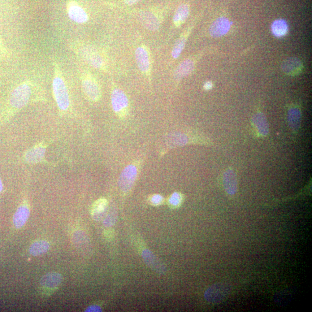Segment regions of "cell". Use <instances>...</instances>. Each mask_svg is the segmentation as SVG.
Segmentation results:
<instances>
[{
    "label": "cell",
    "mask_w": 312,
    "mask_h": 312,
    "mask_svg": "<svg viewBox=\"0 0 312 312\" xmlns=\"http://www.w3.org/2000/svg\"><path fill=\"white\" fill-rule=\"evenodd\" d=\"M54 77L52 82L54 96L59 109L66 111L70 106V99L67 86L59 64L53 60Z\"/></svg>",
    "instance_id": "6da1fadb"
},
{
    "label": "cell",
    "mask_w": 312,
    "mask_h": 312,
    "mask_svg": "<svg viewBox=\"0 0 312 312\" xmlns=\"http://www.w3.org/2000/svg\"><path fill=\"white\" fill-rule=\"evenodd\" d=\"M71 49L95 68L106 71L107 69L106 60L101 52L93 46L81 42H71Z\"/></svg>",
    "instance_id": "7a4b0ae2"
},
{
    "label": "cell",
    "mask_w": 312,
    "mask_h": 312,
    "mask_svg": "<svg viewBox=\"0 0 312 312\" xmlns=\"http://www.w3.org/2000/svg\"><path fill=\"white\" fill-rule=\"evenodd\" d=\"M33 95V85L31 82H24L17 86L11 93L10 106L15 109L19 110L27 106Z\"/></svg>",
    "instance_id": "3957f363"
},
{
    "label": "cell",
    "mask_w": 312,
    "mask_h": 312,
    "mask_svg": "<svg viewBox=\"0 0 312 312\" xmlns=\"http://www.w3.org/2000/svg\"><path fill=\"white\" fill-rule=\"evenodd\" d=\"M82 89L89 101L97 102L101 99V87L95 77L89 72H84L81 75Z\"/></svg>",
    "instance_id": "277c9868"
},
{
    "label": "cell",
    "mask_w": 312,
    "mask_h": 312,
    "mask_svg": "<svg viewBox=\"0 0 312 312\" xmlns=\"http://www.w3.org/2000/svg\"><path fill=\"white\" fill-rule=\"evenodd\" d=\"M167 144L169 147L183 146L190 144L209 145L211 142L202 137L190 136L185 133H175L167 138Z\"/></svg>",
    "instance_id": "5b68a950"
},
{
    "label": "cell",
    "mask_w": 312,
    "mask_h": 312,
    "mask_svg": "<svg viewBox=\"0 0 312 312\" xmlns=\"http://www.w3.org/2000/svg\"><path fill=\"white\" fill-rule=\"evenodd\" d=\"M113 110L120 118H124L128 114L129 102L126 94L122 90L114 88L111 93Z\"/></svg>",
    "instance_id": "8992f818"
},
{
    "label": "cell",
    "mask_w": 312,
    "mask_h": 312,
    "mask_svg": "<svg viewBox=\"0 0 312 312\" xmlns=\"http://www.w3.org/2000/svg\"><path fill=\"white\" fill-rule=\"evenodd\" d=\"M139 168L138 164H132L124 168L119 177V188L124 194L129 192L138 176Z\"/></svg>",
    "instance_id": "52a82bcc"
},
{
    "label": "cell",
    "mask_w": 312,
    "mask_h": 312,
    "mask_svg": "<svg viewBox=\"0 0 312 312\" xmlns=\"http://www.w3.org/2000/svg\"><path fill=\"white\" fill-rule=\"evenodd\" d=\"M231 289L226 284L216 283L208 288L204 294L205 300L211 303H218L226 298Z\"/></svg>",
    "instance_id": "ba28073f"
},
{
    "label": "cell",
    "mask_w": 312,
    "mask_h": 312,
    "mask_svg": "<svg viewBox=\"0 0 312 312\" xmlns=\"http://www.w3.org/2000/svg\"><path fill=\"white\" fill-rule=\"evenodd\" d=\"M136 59L138 67L143 74L150 75L151 59L149 50L144 45L138 47L136 51Z\"/></svg>",
    "instance_id": "9c48e42d"
},
{
    "label": "cell",
    "mask_w": 312,
    "mask_h": 312,
    "mask_svg": "<svg viewBox=\"0 0 312 312\" xmlns=\"http://www.w3.org/2000/svg\"><path fill=\"white\" fill-rule=\"evenodd\" d=\"M67 12L69 19L78 24L88 22L89 16L84 9L76 2L70 1L67 4Z\"/></svg>",
    "instance_id": "30bf717a"
},
{
    "label": "cell",
    "mask_w": 312,
    "mask_h": 312,
    "mask_svg": "<svg viewBox=\"0 0 312 312\" xmlns=\"http://www.w3.org/2000/svg\"><path fill=\"white\" fill-rule=\"evenodd\" d=\"M281 70L285 74L296 76L302 71L303 65L301 60L297 58H290L285 59L281 66Z\"/></svg>",
    "instance_id": "8fae6325"
},
{
    "label": "cell",
    "mask_w": 312,
    "mask_h": 312,
    "mask_svg": "<svg viewBox=\"0 0 312 312\" xmlns=\"http://www.w3.org/2000/svg\"><path fill=\"white\" fill-rule=\"evenodd\" d=\"M231 28L229 20L224 17H220L212 24L210 28V33L212 37L219 38L224 36Z\"/></svg>",
    "instance_id": "7c38bea8"
},
{
    "label": "cell",
    "mask_w": 312,
    "mask_h": 312,
    "mask_svg": "<svg viewBox=\"0 0 312 312\" xmlns=\"http://www.w3.org/2000/svg\"><path fill=\"white\" fill-rule=\"evenodd\" d=\"M142 258L147 266L160 274H164L166 272V268L160 260L148 249L142 251Z\"/></svg>",
    "instance_id": "4fadbf2b"
},
{
    "label": "cell",
    "mask_w": 312,
    "mask_h": 312,
    "mask_svg": "<svg viewBox=\"0 0 312 312\" xmlns=\"http://www.w3.org/2000/svg\"><path fill=\"white\" fill-rule=\"evenodd\" d=\"M251 123L259 137H266L268 135L270 129L266 116L263 113H255L251 118Z\"/></svg>",
    "instance_id": "5bb4252c"
},
{
    "label": "cell",
    "mask_w": 312,
    "mask_h": 312,
    "mask_svg": "<svg viewBox=\"0 0 312 312\" xmlns=\"http://www.w3.org/2000/svg\"><path fill=\"white\" fill-rule=\"evenodd\" d=\"M223 184L225 192L233 196L237 192L238 181L236 173L232 169H227L223 173Z\"/></svg>",
    "instance_id": "9a60e30c"
},
{
    "label": "cell",
    "mask_w": 312,
    "mask_h": 312,
    "mask_svg": "<svg viewBox=\"0 0 312 312\" xmlns=\"http://www.w3.org/2000/svg\"><path fill=\"white\" fill-rule=\"evenodd\" d=\"M301 110L297 106H292L289 108L288 112V122L292 132L297 134L300 130L301 123Z\"/></svg>",
    "instance_id": "2e32d148"
},
{
    "label": "cell",
    "mask_w": 312,
    "mask_h": 312,
    "mask_svg": "<svg viewBox=\"0 0 312 312\" xmlns=\"http://www.w3.org/2000/svg\"><path fill=\"white\" fill-rule=\"evenodd\" d=\"M46 148L44 146L39 145L33 147L25 153L24 160L29 164L40 163L45 157Z\"/></svg>",
    "instance_id": "e0dca14e"
},
{
    "label": "cell",
    "mask_w": 312,
    "mask_h": 312,
    "mask_svg": "<svg viewBox=\"0 0 312 312\" xmlns=\"http://www.w3.org/2000/svg\"><path fill=\"white\" fill-rule=\"evenodd\" d=\"M63 281V276L58 272H49L43 276L40 283L43 288L55 289L59 287Z\"/></svg>",
    "instance_id": "ac0fdd59"
},
{
    "label": "cell",
    "mask_w": 312,
    "mask_h": 312,
    "mask_svg": "<svg viewBox=\"0 0 312 312\" xmlns=\"http://www.w3.org/2000/svg\"><path fill=\"white\" fill-rule=\"evenodd\" d=\"M140 19L145 27L150 30H157L160 22L158 17L151 12H142L140 14Z\"/></svg>",
    "instance_id": "d6986e66"
},
{
    "label": "cell",
    "mask_w": 312,
    "mask_h": 312,
    "mask_svg": "<svg viewBox=\"0 0 312 312\" xmlns=\"http://www.w3.org/2000/svg\"><path fill=\"white\" fill-rule=\"evenodd\" d=\"M30 214L28 206L23 205L19 207L13 218V223L16 228L19 229L24 226L29 218Z\"/></svg>",
    "instance_id": "ffe728a7"
},
{
    "label": "cell",
    "mask_w": 312,
    "mask_h": 312,
    "mask_svg": "<svg viewBox=\"0 0 312 312\" xmlns=\"http://www.w3.org/2000/svg\"><path fill=\"white\" fill-rule=\"evenodd\" d=\"M108 203L106 199L100 198L95 201L92 208V216L94 220L99 221L105 216Z\"/></svg>",
    "instance_id": "44dd1931"
},
{
    "label": "cell",
    "mask_w": 312,
    "mask_h": 312,
    "mask_svg": "<svg viewBox=\"0 0 312 312\" xmlns=\"http://www.w3.org/2000/svg\"><path fill=\"white\" fill-rule=\"evenodd\" d=\"M189 13L190 8L188 4H181L177 8L173 18V24L176 28L180 27L181 24L185 23V21L188 19Z\"/></svg>",
    "instance_id": "7402d4cb"
},
{
    "label": "cell",
    "mask_w": 312,
    "mask_h": 312,
    "mask_svg": "<svg viewBox=\"0 0 312 312\" xmlns=\"http://www.w3.org/2000/svg\"><path fill=\"white\" fill-rule=\"evenodd\" d=\"M194 63L193 60L187 59L182 62L176 69L175 77L177 80L188 76L194 70Z\"/></svg>",
    "instance_id": "603a6c76"
},
{
    "label": "cell",
    "mask_w": 312,
    "mask_h": 312,
    "mask_svg": "<svg viewBox=\"0 0 312 312\" xmlns=\"http://www.w3.org/2000/svg\"><path fill=\"white\" fill-rule=\"evenodd\" d=\"M49 249L50 244L49 242L46 241H40L34 242L30 246L29 251L30 253L33 256H38V255L46 253Z\"/></svg>",
    "instance_id": "cb8c5ba5"
},
{
    "label": "cell",
    "mask_w": 312,
    "mask_h": 312,
    "mask_svg": "<svg viewBox=\"0 0 312 312\" xmlns=\"http://www.w3.org/2000/svg\"><path fill=\"white\" fill-rule=\"evenodd\" d=\"M272 32L276 37H283L288 32L289 27L284 19H277L272 24Z\"/></svg>",
    "instance_id": "d4e9b609"
},
{
    "label": "cell",
    "mask_w": 312,
    "mask_h": 312,
    "mask_svg": "<svg viewBox=\"0 0 312 312\" xmlns=\"http://www.w3.org/2000/svg\"><path fill=\"white\" fill-rule=\"evenodd\" d=\"M187 36L186 35L182 36L176 41L172 50V56L173 58L177 59L181 54L182 51L185 48Z\"/></svg>",
    "instance_id": "484cf974"
},
{
    "label": "cell",
    "mask_w": 312,
    "mask_h": 312,
    "mask_svg": "<svg viewBox=\"0 0 312 312\" xmlns=\"http://www.w3.org/2000/svg\"><path fill=\"white\" fill-rule=\"evenodd\" d=\"M182 199H183V197H182L181 194L174 193L169 199V203L172 207H178L181 204Z\"/></svg>",
    "instance_id": "4316f807"
},
{
    "label": "cell",
    "mask_w": 312,
    "mask_h": 312,
    "mask_svg": "<svg viewBox=\"0 0 312 312\" xmlns=\"http://www.w3.org/2000/svg\"><path fill=\"white\" fill-rule=\"evenodd\" d=\"M116 216L115 212L108 214L103 220V225L106 227H112L116 222Z\"/></svg>",
    "instance_id": "83f0119b"
},
{
    "label": "cell",
    "mask_w": 312,
    "mask_h": 312,
    "mask_svg": "<svg viewBox=\"0 0 312 312\" xmlns=\"http://www.w3.org/2000/svg\"><path fill=\"white\" fill-rule=\"evenodd\" d=\"M10 57V53L4 45L1 36H0V59L6 60Z\"/></svg>",
    "instance_id": "f1b7e54d"
},
{
    "label": "cell",
    "mask_w": 312,
    "mask_h": 312,
    "mask_svg": "<svg viewBox=\"0 0 312 312\" xmlns=\"http://www.w3.org/2000/svg\"><path fill=\"white\" fill-rule=\"evenodd\" d=\"M163 201V198L159 194L154 195L150 199V202L154 205H159L162 204Z\"/></svg>",
    "instance_id": "f546056e"
},
{
    "label": "cell",
    "mask_w": 312,
    "mask_h": 312,
    "mask_svg": "<svg viewBox=\"0 0 312 312\" xmlns=\"http://www.w3.org/2000/svg\"><path fill=\"white\" fill-rule=\"evenodd\" d=\"M101 308L100 306L98 305H92L90 306L86 309L85 311L87 312H93V311H101Z\"/></svg>",
    "instance_id": "4dcf8cb0"
},
{
    "label": "cell",
    "mask_w": 312,
    "mask_h": 312,
    "mask_svg": "<svg viewBox=\"0 0 312 312\" xmlns=\"http://www.w3.org/2000/svg\"><path fill=\"white\" fill-rule=\"evenodd\" d=\"M141 0H124L125 3L128 6H132L138 2H140Z\"/></svg>",
    "instance_id": "1f68e13d"
},
{
    "label": "cell",
    "mask_w": 312,
    "mask_h": 312,
    "mask_svg": "<svg viewBox=\"0 0 312 312\" xmlns=\"http://www.w3.org/2000/svg\"><path fill=\"white\" fill-rule=\"evenodd\" d=\"M212 87H213V84H212V82H207L204 85H203V88H204V89L206 90H211L212 88Z\"/></svg>",
    "instance_id": "d6a6232c"
},
{
    "label": "cell",
    "mask_w": 312,
    "mask_h": 312,
    "mask_svg": "<svg viewBox=\"0 0 312 312\" xmlns=\"http://www.w3.org/2000/svg\"><path fill=\"white\" fill-rule=\"evenodd\" d=\"M3 189V184H2L1 178H0V193L2 192Z\"/></svg>",
    "instance_id": "836d02e7"
}]
</instances>
